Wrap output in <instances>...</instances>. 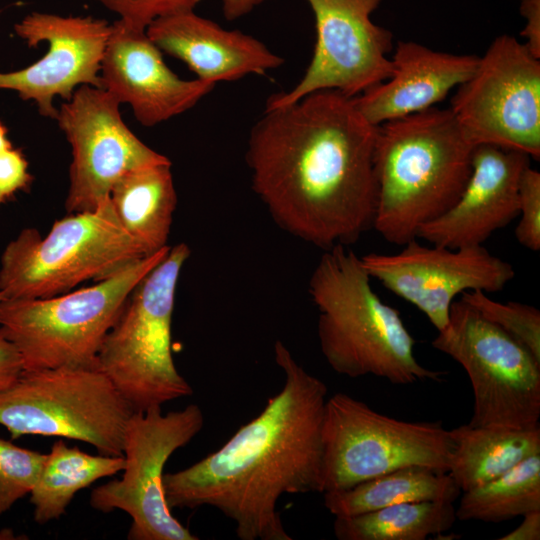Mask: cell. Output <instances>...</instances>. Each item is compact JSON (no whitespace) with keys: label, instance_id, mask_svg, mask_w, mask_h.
I'll use <instances>...</instances> for the list:
<instances>
[{"label":"cell","instance_id":"9a60e30c","mask_svg":"<svg viewBox=\"0 0 540 540\" xmlns=\"http://www.w3.org/2000/svg\"><path fill=\"white\" fill-rule=\"evenodd\" d=\"M371 278L421 311L441 331L455 298L467 291H501L514 279L513 266L483 245L447 248L414 239L396 253L360 257Z\"/></svg>","mask_w":540,"mask_h":540},{"label":"cell","instance_id":"cb8c5ba5","mask_svg":"<svg viewBox=\"0 0 540 540\" xmlns=\"http://www.w3.org/2000/svg\"><path fill=\"white\" fill-rule=\"evenodd\" d=\"M124 466L123 455H91L67 446L63 440L55 441L30 493L35 522L45 524L59 519L78 491L115 475Z\"/></svg>","mask_w":540,"mask_h":540},{"label":"cell","instance_id":"83f0119b","mask_svg":"<svg viewBox=\"0 0 540 540\" xmlns=\"http://www.w3.org/2000/svg\"><path fill=\"white\" fill-rule=\"evenodd\" d=\"M46 454L15 445L0 437V516L30 495Z\"/></svg>","mask_w":540,"mask_h":540},{"label":"cell","instance_id":"5bb4252c","mask_svg":"<svg viewBox=\"0 0 540 540\" xmlns=\"http://www.w3.org/2000/svg\"><path fill=\"white\" fill-rule=\"evenodd\" d=\"M315 17L310 64L290 90L271 95L266 108L284 106L320 90L356 97L387 80L393 34L372 21L382 0H306Z\"/></svg>","mask_w":540,"mask_h":540},{"label":"cell","instance_id":"3957f363","mask_svg":"<svg viewBox=\"0 0 540 540\" xmlns=\"http://www.w3.org/2000/svg\"><path fill=\"white\" fill-rule=\"evenodd\" d=\"M474 147L450 108L432 107L379 125L373 229L399 246L417 239L419 228L460 196L471 173Z\"/></svg>","mask_w":540,"mask_h":540},{"label":"cell","instance_id":"8fae6325","mask_svg":"<svg viewBox=\"0 0 540 540\" xmlns=\"http://www.w3.org/2000/svg\"><path fill=\"white\" fill-rule=\"evenodd\" d=\"M203 425V412L196 404L166 414L161 406L133 412L124 434L123 474L91 491V507L103 513L126 512L132 519L129 540L199 539L172 515L162 480L170 456L187 445Z\"/></svg>","mask_w":540,"mask_h":540},{"label":"cell","instance_id":"277c9868","mask_svg":"<svg viewBox=\"0 0 540 540\" xmlns=\"http://www.w3.org/2000/svg\"><path fill=\"white\" fill-rule=\"evenodd\" d=\"M371 279L361 258L343 245L325 250L315 266L308 288L326 362L350 378L373 375L397 385L438 380L441 372L418 362L400 312L378 296Z\"/></svg>","mask_w":540,"mask_h":540},{"label":"cell","instance_id":"ffe728a7","mask_svg":"<svg viewBox=\"0 0 540 540\" xmlns=\"http://www.w3.org/2000/svg\"><path fill=\"white\" fill-rule=\"evenodd\" d=\"M479 57L436 51L413 41L397 43L391 76L354 97L361 114L371 124L428 110L475 71Z\"/></svg>","mask_w":540,"mask_h":540},{"label":"cell","instance_id":"7402d4cb","mask_svg":"<svg viewBox=\"0 0 540 540\" xmlns=\"http://www.w3.org/2000/svg\"><path fill=\"white\" fill-rule=\"evenodd\" d=\"M453 450L448 473L462 492L493 480L524 459L540 454V427L471 426L449 430Z\"/></svg>","mask_w":540,"mask_h":540},{"label":"cell","instance_id":"44dd1931","mask_svg":"<svg viewBox=\"0 0 540 540\" xmlns=\"http://www.w3.org/2000/svg\"><path fill=\"white\" fill-rule=\"evenodd\" d=\"M109 199L120 224L146 255L168 246L177 205L171 162L123 174L114 183Z\"/></svg>","mask_w":540,"mask_h":540},{"label":"cell","instance_id":"9c48e42d","mask_svg":"<svg viewBox=\"0 0 540 540\" xmlns=\"http://www.w3.org/2000/svg\"><path fill=\"white\" fill-rule=\"evenodd\" d=\"M322 442V493L404 467L448 472L453 450L440 421L398 420L343 392L326 400Z\"/></svg>","mask_w":540,"mask_h":540},{"label":"cell","instance_id":"30bf717a","mask_svg":"<svg viewBox=\"0 0 540 540\" xmlns=\"http://www.w3.org/2000/svg\"><path fill=\"white\" fill-rule=\"evenodd\" d=\"M431 345L468 375L474 396L469 425L540 427V361L474 307L455 300Z\"/></svg>","mask_w":540,"mask_h":540},{"label":"cell","instance_id":"f546056e","mask_svg":"<svg viewBox=\"0 0 540 540\" xmlns=\"http://www.w3.org/2000/svg\"><path fill=\"white\" fill-rule=\"evenodd\" d=\"M125 23L146 30L154 20L192 11L203 0H95Z\"/></svg>","mask_w":540,"mask_h":540},{"label":"cell","instance_id":"603a6c76","mask_svg":"<svg viewBox=\"0 0 540 540\" xmlns=\"http://www.w3.org/2000/svg\"><path fill=\"white\" fill-rule=\"evenodd\" d=\"M461 490L448 472L404 467L351 488L324 492V506L334 516H352L387 506L436 501L454 503Z\"/></svg>","mask_w":540,"mask_h":540},{"label":"cell","instance_id":"836d02e7","mask_svg":"<svg viewBox=\"0 0 540 540\" xmlns=\"http://www.w3.org/2000/svg\"><path fill=\"white\" fill-rule=\"evenodd\" d=\"M523 520L514 530L499 537V540H539L540 511H533L522 516Z\"/></svg>","mask_w":540,"mask_h":540},{"label":"cell","instance_id":"e575fe53","mask_svg":"<svg viewBox=\"0 0 540 540\" xmlns=\"http://www.w3.org/2000/svg\"><path fill=\"white\" fill-rule=\"evenodd\" d=\"M267 1L271 0H222L223 16L227 21H234Z\"/></svg>","mask_w":540,"mask_h":540},{"label":"cell","instance_id":"5b68a950","mask_svg":"<svg viewBox=\"0 0 540 540\" xmlns=\"http://www.w3.org/2000/svg\"><path fill=\"white\" fill-rule=\"evenodd\" d=\"M170 246L138 258L96 284L47 298L0 301V335L23 370L96 365L102 342L125 301Z\"/></svg>","mask_w":540,"mask_h":540},{"label":"cell","instance_id":"74e56055","mask_svg":"<svg viewBox=\"0 0 540 540\" xmlns=\"http://www.w3.org/2000/svg\"><path fill=\"white\" fill-rule=\"evenodd\" d=\"M4 297L2 296V294L0 293V301L3 300Z\"/></svg>","mask_w":540,"mask_h":540},{"label":"cell","instance_id":"ba28073f","mask_svg":"<svg viewBox=\"0 0 540 540\" xmlns=\"http://www.w3.org/2000/svg\"><path fill=\"white\" fill-rule=\"evenodd\" d=\"M133 410L97 367L23 370L0 390V425L13 440L41 435L86 442L107 456H121Z\"/></svg>","mask_w":540,"mask_h":540},{"label":"cell","instance_id":"8992f818","mask_svg":"<svg viewBox=\"0 0 540 540\" xmlns=\"http://www.w3.org/2000/svg\"><path fill=\"white\" fill-rule=\"evenodd\" d=\"M190 256L185 243L166 256L134 287L105 336L96 358L133 412L189 396L171 349L177 284Z\"/></svg>","mask_w":540,"mask_h":540},{"label":"cell","instance_id":"1f68e13d","mask_svg":"<svg viewBox=\"0 0 540 540\" xmlns=\"http://www.w3.org/2000/svg\"><path fill=\"white\" fill-rule=\"evenodd\" d=\"M519 11L525 19L521 36L532 55L540 59V0H520Z\"/></svg>","mask_w":540,"mask_h":540},{"label":"cell","instance_id":"52a82bcc","mask_svg":"<svg viewBox=\"0 0 540 540\" xmlns=\"http://www.w3.org/2000/svg\"><path fill=\"white\" fill-rule=\"evenodd\" d=\"M143 256L108 199L96 210L68 213L44 237L35 228L23 229L1 254L0 293L4 299L56 296Z\"/></svg>","mask_w":540,"mask_h":540},{"label":"cell","instance_id":"2e32d148","mask_svg":"<svg viewBox=\"0 0 540 540\" xmlns=\"http://www.w3.org/2000/svg\"><path fill=\"white\" fill-rule=\"evenodd\" d=\"M14 31L29 47L46 42L48 50L25 68L0 73V89L34 102L43 117L56 119V97L68 101L82 85L102 88L101 62L111 33L106 20L32 12Z\"/></svg>","mask_w":540,"mask_h":540},{"label":"cell","instance_id":"f1b7e54d","mask_svg":"<svg viewBox=\"0 0 540 540\" xmlns=\"http://www.w3.org/2000/svg\"><path fill=\"white\" fill-rule=\"evenodd\" d=\"M519 221L515 228L518 243L531 251L540 249V173L527 166L518 186Z\"/></svg>","mask_w":540,"mask_h":540},{"label":"cell","instance_id":"7a4b0ae2","mask_svg":"<svg viewBox=\"0 0 540 540\" xmlns=\"http://www.w3.org/2000/svg\"><path fill=\"white\" fill-rule=\"evenodd\" d=\"M275 362L279 393L218 450L193 465L164 473L170 509L209 506L235 524L241 540H292L277 504L284 494L322 492V426L328 388L280 340Z\"/></svg>","mask_w":540,"mask_h":540},{"label":"cell","instance_id":"d6986e66","mask_svg":"<svg viewBox=\"0 0 540 540\" xmlns=\"http://www.w3.org/2000/svg\"><path fill=\"white\" fill-rule=\"evenodd\" d=\"M146 34L162 51L184 62L198 79L217 84L250 74L266 75L284 58L239 30H226L194 10L160 17Z\"/></svg>","mask_w":540,"mask_h":540},{"label":"cell","instance_id":"4fadbf2b","mask_svg":"<svg viewBox=\"0 0 540 540\" xmlns=\"http://www.w3.org/2000/svg\"><path fill=\"white\" fill-rule=\"evenodd\" d=\"M120 104L102 88L78 87L58 109L56 121L72 148L68 213L96 210L125 173L171 162L142 142L125 124Z\"/></svg>","mask_w":540,"mask_h":540},{"label":"cell","instance_id":"d590c367","mask_svg":"<svg viewBox=\"0 0 540 540\" xmlns=\"http://www.w3.org/2000/svg\"><path fill=\"white\" fill-rule=\"evenodd\" d=\"M7 134V128L0 121V152L13 146L12 143L9 141Z\"/></svg>","mask_w":540,"mask_h":540},{"label":"cell","instance_id":"7c38bea8","mask_svg":"<svg viewBox=\"0 0 540 540\" xmlns=\"http://www.w3.org/2000/svg\"><path fill=\"white\" fill-rule=\"evenodd\" d=\"M466 137L540 157V59L514 36L496 37L452 97Z\"/></svg>","mask_w":540,"mask_h":540},{"label":"cell","instance_id":"8d00e7d4","mask_svg":"<svg viewBox=\"0 0 540 540\" xmlns=\"http://www.w3.org/2000/svg\"><path fill=\"white\" fill-rule=\"evenodd\" d=\"M21 539V537H16L12 529L5 528L0 531V540H14Z\"/></svg>","mask_w":540,"mask_h":540},{"label":"cell","instance_id":"4316f807","mask_svg":"<svg viewBox=\"0 0 540 540\" xmlns=\"http://www.w3.org/2000/svg\"><path fill=\"white\" fill-rule=\"evenodd\" d=\"M474 307L484 318L498 326L540 361V311L520 302L502 303L476 290L460 297Z\"/></svg>","mask_w":540,"mask_h":540},{"label":"cell","instance_id":"484cf974","mask_svg":"<svg viewBox=\"0 0 540 540\" xmlns=\"http://www.w3.org/2000/svg\"><path fill=\"white\" fill-rule=\"evenodd\" d=\"M540 511V454L499 477L463 492L457 520L498 523Z\"/></svg>","mask_w":540,"mask_h":540},{"label":"cell","instance_id":"ac0fdd59","mask_svg":"<svg viewBox=\"0 0 540 540\" xmlns=\"http://www.w3.org/2000/svg\"><path fill=\"white\" fill-rule=\"evenodd\" d=\"M527 154L489 144L474 147L468 181L455 203L417 232L447 248L483 245L518 215V186L530 165Z\"/></svg>","mask_w":540,"mask_h":540},{"label":"cell","instance_id":"6da1fadb","mask_svg":"<svg viewBox=\"0 0 540 540\" xmlns=\"http://www.w3.org/2000/svg\"><path fill=\"white\" fill-rule=\"evenodd\" d=\"M378 128L354 97L335 90L265 108L250 131L246 162L274 222L323 251L373 229Z\"/></svg>","mask_w":540,"mask_h":540},{"label":"cell","instance_id":"d4e9b609","mask_svg":"<svg viewBox=\"0 0 540 540\" xmlns=\"http://www.w3.org/2000/svg\"><path fill=\"white\" fill-rule=\"evenodd\" d=\"M456 520L453 503L408 502L335 516L333 531L339 540H425L449 530Z\"/></svg>","mask_w":540,"mask_h":540},{"label":"cell","instance_id":"e0dca14e","mask_svg":"<svg viewBox=\"0 0 540 540\" xmlns=\"http://www.w3.org/2000/svg\"><path fill=\"white\" fill-rule=\"evenodd\" d=\"M102 88L128 104L136 120L151 127L194 107L216 84L184 80L165 64L146 30L118 19L111 24L101 62Z\"/></svg>","mask_w":540,"mask_h":540},{"label":"cell","instance_id":"4dcf8cb0","mask_svg":"<svg viewBox=\"0 0 540 540\" xmlns=\"http://www.w3.org/2000/svg\"><path fill=\"white\" fill-rule=\"evenodd\" d=\"M28 167L21 149L12 146L0 152V205L29 188L33 177Z\"/></svg>","mask_w":540,"mask_h":540},{"label":"cell","instance_id":"d6a6232c","mask_svg":"<svg viewBox=\"0 0 540 540\" xmlns=\"http://www.w3.org/2000/svg\"><path fill=\"white\" fill-rule=\"evenodd\" d=\"M23 371L16 347L0 335V390L10 386Z\"/></svg>","mask_w":540,"mask_h":540}]
</instances>
